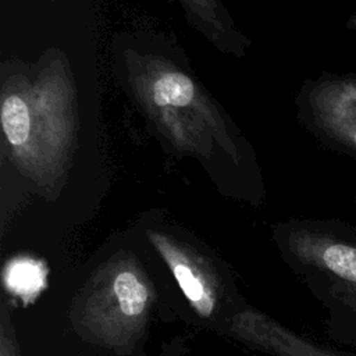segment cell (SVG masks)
I'll list each match as a JSON object with an SVG mask.
<instances>
[{
  "instance_id": "cell-7",
  "label": "cell",
  "mask_w": 356,
  "mask_h": 356,
  "mask_svg": "<svg viewBox=\"0 0 356 356\" xmlns=\"http://www.w3.org/2000/svg\"><path fill=\"white\" fill-rule=\"evenodd\" d=\"M1 125L7 142L11 146H22L31 135V115L26 103L17 95H10L3 100Z\"/></svg>"
},
{
  "instance_id": "cell-8",
  "label": "cell",
  "mask_w": 356,
  "mask_h": 356,
  "mask_svg": "<svg viewBox=\"0 0 356 356\" xmlns=\"http://www.w3.org/2000/svg\"><path fill=\"white\" fill-rule=\"evenodd\" d=\"M195 96V85L189 76L181 72L163 74L153 85V102L160 106H188Z\"/></svg>"
},
{
  "instance_id": "cell-3",
  "label": "cell",
  "mask_w": 356,
  "mask_h": 356,
  "mask_svg": "<svg viewBox=\"0 0 356 356\" xmlns=\"http://www.w3.org/2000/svg\"><path fill=\"white\" fill-rule=\"evenodd\" d=\"M149 241L199 317L222 321V314L228 312V291L221 268L209 256L171 235L150 231Z\"/></svg>"
},
{
  "instance_id": "cell-6",
  "label": "cell",
  "mask_w": 356,
  "mask_h": 356,
  "mask_svg": "<svg viewBox=\"0 0 356 356\" xmlns=\"http://www.w3.org/2000/svg\"><path fill=\"white\" fill-rule=\"evenodd\" d=\"M3 281L13 296L21 302H31L46 286V267L32 257H14L4 266Z\"/></svg>"
},
{
  "instance_id": "cell-5",
  "label": "cell",
  "mask_w": 356,
  "mask_h": 356,
  "mask_svg": "<svg viewBox=\"0 0 356 356\" xmlns=\"http://www.w3.org/2000/svg\"><path fill=\"white\" fill-rule=\"evenodd\" d=\"M316 110L323 128L356 152V78L323 85L316 93Z\"/></svg>"
},
{
  "instance_id": "cell-1",
  "label": "cell",
  "mask_w": 356,
  "mask_h": 356,
  "mask_svg": "<svg viewBox=\"0 0 356 356\" xmlns=\"http://www.w3.org/2000/svg\"><path fill=\"white\" fill-rule=\"evenodd\" d=\"M156 292L140 261L118 253L103 261L74 298L70 318L81 337L117 353L145 332Z\"/></svg>"
},
{
  "instance_id": "cell-9",
  "label": "cell",
  "mask_w": 356,
  "mask_h": 356,
  "mask_svg": "<svg viewBox=\"0 0 356 356\" xmlns=\"http://www.w3.org/2000/svg\"><path fill=\"white\" fill-rule=\"evenodd\" d=\"M0 310V356H19L14 324L4 302H1Z\"/></svg>"
},
{
  "instance_id": "cell-10",
  "label": "cell",
  "mask_w": 356,
  "mask_h": 356,
  "mask_svg": "<svg viewBox=\"0 0 356 356\" xmlns=\"http://www.w3.org/2000/svg\"><path fill=\"white\" fill-rule=\"evenodd\" d=\"M348 24H349V26H350L352 29H355V31H356V14H355V15H352V17L349 18V22H348Z\"/></svg>"
},
{
  "instance_id": "cell-2",
  "label": "cell",
  "mask_w": 356,
  "mask_h": 356,
  "mask_svg": "<svg viewBox=\"0 0 356 356\" xmlns=\"http://www.w3.org/2000/svg\"><path fill=\"white\" fill-rule=\"evenodd\" d=\"M281 243L288 264L325 309L331 339L356 348V229L341 222L300 224Z\"/></svg>"
},
{
  "instance_id": "cell-4",
  "label": "cell",
  "mask_w": 356,
  "mask_h": 356,
  "mask_svg": "<svg viewBox=\"0 0 356 356\" xmlns=\"http://www.w3.org/2000/svg\"><path fill=\"white\" fill-rule=\"evenodd\" d=\"M225 331L245 345L273 356H356L310 341L253 309L235 313Z\"/></svg>"
}]
</instances>
